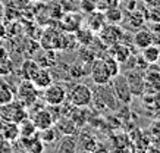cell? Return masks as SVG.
<instances>
[{"instance_id": "9c48e42d", "label": "cell", "mask_w": 160, "mask_h": 153, "mask_svg": "<svg viewBox=\"0 0 160 153\" xmlns=\"http://www.w3.org/2000/svg\"><path fill=\"white\" fill-rule=\"evenodd\" d=\"M31 119H32L37 131H43V130H47L54 125V118H53V115H52V112L44 108L34 112V114L31 115Z\"/></svg>"}, {"instance_id": "9a60e30c", "label": "cell", "mask_w": 160, "mask_h": 153, "mask_svg": "<svg viewBox=\"0 0 160 153\" xmlns=\"http://www.w3.org/2000/svg\"><path fill=\"white\" fill-rule=\"evenodd\" d=\"M141 56L142 59L146 60L148 65H154L160 60V46H157L156 43L147 46L144 49H141Z\"/></svg>"}, {"instance_id": "484cf974", "label": "cell", "mask_w": 160, "mask_h": 153, "mask_svg": "<svg viewBox=\"0 0 160 153\" xmlns=\"http://www.w3.org/2000/svg\"><path fill=\"white\" fill-rule=\"evenodd\" d=\"M12 100H15L13 91L8 85H0V106L10 103Z\"/></svg>"}, {"instance_id": "5bb4252c", "label": "cell", "mask_w": 160, "mask_h": 153, "mask_svg": "<svg viewBox=\"0 0 160 153\" xmlns=\"http://www.w3.org/2000/svg\"><path fill=\"white\" fill-rule=\"evenodd\" d=\"M106 25V18H104V13H103L102 10H92L90 18L87 19V27L92 33H98V31L102 30L103 27Z\"/></svg>"}, {"instance_id": "1f68e13d", "label": "cell", "mask_w": 160, "mask_h": 153, "mask_svg": "<svg viewBox=\"0 0 160 153\" xmlns=\"http://www.w3.org/2000/svg\"><path fill=\"white\" fill-rule=\"evenodd\" d=\"M10 150H12V144H10V141H8L5 137L0 135V153L2 152H10Z\"/></svg>"}, {"instance_id": "8d00e7d4", "label": "cell", "mask_w": 160, "mask_h": 153, "mask_svg": "<svg viewBox=\"0 0 160 153\" xmlns=\"http://www.w3.org/2000/svg\"><path fill=\"white\" fill-rule=\"evenodd\" d=\"M157 116H159V119H160V110H157Z\"/></svg>"}, {"instance_id": "30bf717a", "label": "cell", "mask_w": 160, "mask_h": 153, "mask_svg": "<svg viewBox=\"0 0 160 153\" xmlns=\"http://www.w3.org/2000/svg\"><path fill=\"white\" fill-rule=\"evenodd\" d=\"M29 81L37 87V90H44L46 87H49V85L53 83V77H52V72H50L49 68L40 66V68L37 69V72L32 75V78L29 79Z\"/></svg>"}, {"instance_id": "8fae6325", "label": "cell", "mask_w": 160, "mask_h": 153, "mask_svg": "<svg viewBox=\"0 0 160 153\" xmlns=\"http://www.w3.org/2000/svg\"><path fill=\"white\" fill-rule=\"evenodd\" d=\"M107 52H109L119 64L128 62L132 56V52H131V49H129V46H126L125 43H122V41L110 46V47H107Z\"/></svg>"}, {"instance_id": "7c38bea8", "label": "cell", "mask_w": 160, "mask_h": 153, "mask_svg": "<svg viewBox=\"0 0 160 153\" xmlns=\"http://www.w3.org/2000/svg\"><path fill=\"white\" fill-rule=\"evenodd\" d=\"M156 41V35L151 33L150 30H138L132 37V43L138 49H144L147 46L153 44Z\"/></svg>"}, {"instance_id": "e575fe53", "label": "cell", "mask_w": 160, "mask_h": 153, "mask_svg": "<svg viewBox=\"0 0 160 153\" xmlns=\"http://www.w3.org/2000/svg\"><path fill=\"white\" fill-rule=\"evenodd\" d=\"M5 9H6V6L3 3V0H0V18H3V15H5Z\"/></svg>"}, {"instance_id": "ffe728a7", "label": "cell", "mask_w": 160, "mask_h": 153, "mask_svg": "<svg viewBox=\"0 0 160 153\" xmlns=\"http://www.w3.org/2000/svg\"><path fill=\"white\" fill-rule=\"evenodd\" d=\"M38 68H40V65L35 60L27 59V60H24V64L21 66V75L24 77V79H31Z\"/></svg>"}, {"instance_id": "f35d334b", "label": "cell", "mask_w": 160, "mask_h": 153, "mask_svg": "<svg viewBox=\"0 0 160 153\" xmlns=\"http://www.w3.org/2000/svg\"><path fill=\"white\" fill-rule=\"evenodd\" d=\"M0 119H2V114H0Z\"/></svg>"}, {"instance_id": "4fadbf2b", "label": "cell", "mask_w": 160, "mask_h": 153, "mask_svg": "<svg viewBox=\"0 0 160 153\" xmlns=\"http://www.w3.org/2000/svg\"><path fill=\"white\" fill-rule=\"evenodd\" d=\"M0 135H2V137H5L8 141H10V143H15V141H16V140H19V137H21L19 124L12 122V121H5Z\"/></svg>"}, {"instance_id": "d6a6232c", "label": "cell", "mask_w": 160, "mask_h": 153, "mask_svg": "<svg viewBox=\"0 0 160 153\" xmlns=\"http://www.w3.org/2000/svg\"><path fill=\"white\" fill-rule=\"evenodd\" d=\"M8 58V50L5 49V46L0 44V60H3Z\"/></svg>"}, {"instance_id": "cb8c5ba5", "label": "cell", "mask_w": 160, "mask_h": 153, "mask_svg": "<svg viewBox=\"0 0 160 153\" xmlns=\"http://www.w3.org/2000/svg\"><path fill=\"white\" fill-rule=\"evenodd\" d=\"M146 19H147V16H144L140 10H135V9L131 10L129 15H128V21H129V24H131L134 28H140V27H142V24H144V21Z\"/></svg>"}, {"instance_id": "e0dca14e", "label": "cell", "mask_w": 160, "mask_h": 153, "mask_svg": "<svg viewBox=\"0 0 160 153\" xmlns=\"http://www.w3.org/2000/svg\"><path fill=\"white\" fill-rule=\"evenodd\" d=\"M103 13H104L106 22H110V24H121L122 21H123V10L118 5H113L110 8H107L106 10H103Z\"/></svg>"}, {"instance_id": "4316f807", "label": "cell", "mask_w": 160, "mask_h": 153, "mask_svg": "<svg viewBox=\"0 0 160 153\" xmlns=\"http://www.w3.org/2000/svg\"><path fill=\"white\" fill-rule=\"evenodd\" d=\"M12 69H13V66H12V62H10L9 58L0 60V75L10 74V72H12Z\"/></svg>"}, {"instance_id": "44dd1931", "label": "cell", "mask_w": 160, "mask_h": 153, "mask_svg": "<svg viewBox=\"0 0 160 153\" xmlns=\"http://www.w3.org/2000/svg\"><path fill=\"white\" fill-rule=\"evenodd\" d=\"M19 131H21V137H32L37 133L34 122L31 118H25L22 122L19 124Z\"/></svg>"}, {"instance_id": "ab89813d", "label": "cell", "mask_w": 160, "mask_h": 153, "mask_svg": "<svg viewBox=\"0 0 160 153\" xmlns=\"http://www.w3.org/2000/svg\"><path fill=\"white\" fill-rule=\"evenodd\" d=\"M159 8H160V5H159Z\"/></svg>"}, {"instance_id": "74e56055", "label": "cell", "mask_w": 160, "mask_h": 153, "mask_svg": "<svg viewBox=\"0 0 160 153\" xmlns=\"http://www.w3.org/2000/svg\"><path fill=\"white\" fill-rule=\"evenodd\" d=\"M31 2H37V0H31Z\"/></svg>"}, {"instance_id": "ba28073f", "label": "cell", "mask_w": 160, "mask_h": 153, "mask_svg": "<svg viewBox=\"0 0 160 153\" xmlns=\"http://www.w3.org/2000/svg\"><path fill=\"white\" fill-rule=\"evenodd\" d=\"M90 75H91L92 81L97 85H107V84H110V81H112L110 72L107 71L106 65L103 64V60L100 58L94 59L91 62V72H90Z\"/></svg>"}, {"instance_id": "6da1fadb", "label": "cell", "mask_w": 160, "mask_h": 153, "mask_svg": "<svg viewBox=\"0 0 160 153\" xmlns=\"http://www.w3.org/2000/svg\"><path fill=\"white\" fill-rule=\"evenodd\" d=\"M66 99L71 102L72 106H77V108H87L92 103V99H94V93L92 90L88 87L87 84H82V83H78L71 89V91L68 93V97Z\"/></svg>"}, {"instance_id": "83f0119b", "label": "cell", "mask_w": 160, "mask_h": 153, "mask_svg": "<svg viewBox=\"0 0 160 153\" xmlns=\"http://www.w3.org/2000/svg\"><path fill=\"white\" fill-rule=\"evenodd\" d=\"M118 2L119 0H96V8L98 10H106L107 8H110L113 5H118Z\"/></svg>"}, {"instance_id": "52a82bcc", "label": "cell", "mask_w": 160, "mask_h": 153, "mask_svg": "<svg viewBox=\"0 0 160 153\" xmlns=\"http://www.w3.org/2000/svg\"><path fill=\"white\" fill-rule=\"evenodd\" d=\"M128 79V84L131 89L134 96H142V93L146 91V74H141V69L132 68L128 74L125 75Z\"/></svg>"}, {"instance_id": "4dcf8cb0", "label": "cell", "mask_w": 160, "mask_h": 153, "mask_svg": "<svg viewBox=\"0 0 160 153\" xmlns=\"http://www.w3.org/2000/svg\"><path fill=\"white\" fill-rule=\"evenodd\" d=\"M31 0H10V6H13L16 9H25L27 6L29 5Z\"/></svg>"}, {"instance_id": "8992f818", "label": "cell", "mask_w": 160, "mask_h": 153, "mask_svg": "<svg viewBox=\"0 0 160 153\" xmlns=\"http://www.w3.org/2000/svg\"><path fill=\"white\" fill-rule=\"evenodd\" d=\"M18 100L21 103H24V106L31 108L35 103V100L38 99V93H37V87H35L29 79H24L18 87Z\"/></svg>"}, {"instance_id": "ac0fdd59", "label": "cell", "mask_w": 160, "mask_h": 153, "mask_svg": "<svg viewBox=\"0 0 160 153\" xmlns=\"http://www.w3.org/2000/svg\"><path fill=\"white\" fill-rule=\"evenodd\" d=\"M148 71L146 72V84L147 89L150 90H156V91H160V69H156L153 71V68L148 66Z\"/></svg>"}, {"instance_id": "d4e9b609", "label": "cell", "mask_w": 160, "mask_h": 153, "mask_svg": "<svg viewBox=\"0 0 160 153\" xmlns=\"http://www.w3.org/2000/svg\"><path fill=\"white\" fill-rule=\"evenodd\" d=\"M40 133H41L40 134V138H41L43 143H54V141H58V131L54 130V125L47 130L40 131Z\"/></svg>"}, {"instance_id": "277c9868", "label": "cell", "mask_w": 160, "mask_h": 153, "mask_svg": "<svg viewBox=\"0 0 160 153\" xmlns=\"http://www.w3.org/2000/svg\"><path fill=\"white\" fill-rule=\"evenodd\" d=\"M123 34H125V30L122 28L121 25L109 22V24H106L102 30L98 31V40L106 47H110V46L122 41L123 40Z\"/></svg>"}, {"instance_id": "3957f363", "label": "cell", "mask_w": 160, "mask_h": 153, "mask_svg": "<svg viewBox=\"0 0 160 153\" xmlns=\"http://www.w3.org/2000/svg\"><path fill=\"white\" fill-rule=\"evenodd\" d=\"M112 91L115 93V97L118 99V102L122 105H129L132 102V94L129 84H128V79L125 75L118 74L116 77L112 78Z\"/></svg>"}, {"instance_id": "7402d4cb", "label": "cell", "mask_w": 160, "mask_h": 153, "mask_svg": "<svg viewBox=\"0 0 160 153\" xmlns=\"http://www.w3.org/2000/svg\"><path fill=\"white\" fill-rule=\"evenodd\" d=\"M77 41L78 43H82V46H90L94 41V33L90 28L87 30H77Z\"/></svg>"}, {"instance_id": "603a6c76", "label": "cell", "mask_w": 160, "mask_h": 153, "mask_svg": "<svg viewBox=\"0 0 160 153\" xmlns=\"http://www.w3.org/2000/svg\"><path fill=\"white\" fill-rule=\"evenodd\" d=\"M58 127L63 134H75L77 133V128H78L77 124L73 122L71 118H63L62 121H59Z\"/></svg>"}, {"instance_id": "7a4b0ae2", "label": "cell", "mask_w": 160, "mask_h": 153, "mask_svg": "<svg viewBox=\"0 0 160 153\" xmlns=\"http://www.w3.org/2000/svg\"><path fill=\"white\" fill-rule=\"evenodd\" d=\"M0 114H2V119L16 124H21L25 118H28L27 106H24V103H21L19 100H12L10 103L0 106Z\"/></svg>"}, {"instance_id": "d590c367", "label": "cell", "mask_w": 160, "mask_h": 153, "mask_svg": "<svg viewBox=\"0 0 160 153\" xmlns=\"http://www.w3.org/2000/svg\"><path fill=\"white\" fill-rule=\"evenodd\" d=\"M5 35H6V27L0 22V38H3Z\"/></svg>"}, {"instance_id": "2e32d148", "label": "cell", "mask_w": 160, "mask_h": 153, "mask_svg": "<svg viewBox=\"0 0 160 153\" xmlns=\"http://www.w3.org/2000/svg\"><path fill=\"white\" fill-rule=\"evenodd\" d=\"M78 147V140L75 137V134H63V137L60 138V141L58 144V152H75Z\"/></svg>"}, {"instance_id": "f546056e", "label": "cell", "mask_w": 160, "mask_h": 153, "mask_svg": "<svg viewBox=\"0 0 160 153\" xmlns=\"http://www.w3.org/2000/svg\"><path fill=\"white\" fill-rule=\"evenodd\" d=\"M81 8H82V10H87V12L91 13L92 10L97 9L96 8V0H82L81 2Z\"/></svg>"}, {"instance_id": "836d02e7", "label": "cell", "mask_w": 160, "mask_h": 153, "mask_svg": "<svg viewBox=\"0 0 160 153\" xmlns=\"http://www.w3.org/2000/svg\"><path fill=\"white\" fill-rule=\"evenodd\" d=\"M144 3H146L148 8H151V6H159L160 0H144Z\"/></svg>"}, {"instance_id": "f1b7e54d", "label": "cell", "mask_w": 160, "mask_h": 153, "mask_svg": "<svg viewBox=\"0 0 160 153\" xmlns=\"http://www.w3.org/2000/svg\"><path fill=\"white\" fill-rule=\"evenodd\" d=\"M148 131H150V134L154 138H160V119H157V121H154L151 124Z\"/></svg>"}, {"instance_id": "d6986e66", "label": "cell", "mask_w": 160, "mask_h": 153, "mask_svg": "<svg viewBox=\"0 0 160 153\" xmlns=\"http://www.w3.org/2000/svg\"><path fill=\"white\" fill-rule=\"evenodd\" d=\"M100 59L103 60V64L106 65V68H107V71L110 72L112 78H113V77H116L118 74H121V64H119V62H118V60L115 59L109 52H107L106 54H103Z\"/></svg>"}, {"instance_id": "5b68a950", "label": "cell", "mask_w": 160, "mask_h": 153, "mask_svg": "<svg viewBox=\"0 0 160 153\" xmlns=\"http://www.w3.org/2000/svg\"><path fill=\"white\" fill-rule=\"evenodd\" d=\"M68 97V93L65 87L60 84H52L49 87H46L43 90V100L46 105H49L52 108H58V106H62L65 103V100Z\"/></svg>"}]
</instances>
